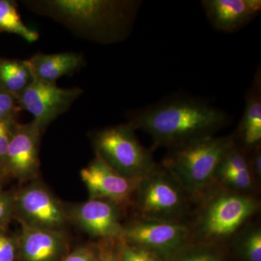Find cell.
Listing matches in <instances>:
<instances>
[{"label":"cell","instance_id":"4316f807","mask_svg":"<svg viewBox=\"0 0 261 261\" xmlns=\"http://www.w3.org/2000/svg\"><path fill=\"white\" fill-rule=\"evenodd\" d=\"M13 217V195L0 187V228H5Z\"/></svg>","mask_w":261,"mask_h":261},{"label":"cell","instance_id":"7402d4cb","mask_svg":"<svg viewBox=\"0 0 261 261\" xmlns=\"http://www.w3.org/2000/svg\"><path fill=\"white\" fill-rule=\"evenodd\" d=\"M118 248L121 261H164L149 250L123 240H118Z\"/></svg>","mask_w":261,"mask_h":261},{"label":"cell","instance_id":"44dd1931","mask_svg":"<svg viewBox=\"0 0 261 261\" xmlns=\"http://www.w3.org/2000/svg\"><path fill=\"white\" fill-rule=\"evenodd\" d=\"M173 261H225V256L220 245L191 243Z\"/></svg>","mask_w":261,"mask_h":261},{"label":"cell","instance_id":"f1b7e54d","mask_svg":"<svg viewBox=\"0 0 261 261\" xmlns=\"http://www.w3.org/2000/svg\"><path fill=\"white\" fill-rule=\"evenodd\" d=\"M249 163L257 185L261 179V145L247 151Z\"/></svg>","mask_w":261,"mask_h":261},{"label":"cell","instance_id":"30bf717a","mask_svg":"<svg viewBox=\"0 0 261 261\" xmlns=\"http://www.w3.org/2000/svg\"><path fill=\"white\" fill-rule=\"evenodd\" d=\"M121 209L114 202L100 199H89L66 207L69 221L91 237L100 240L123 238L124 224L121 222Z\"/></svg>","mask_w":261,"mask_h":261},{"label":"cell","instance_id":"ffe728a7","mask_svg":"<svg viewBox=\"0 0 261 261\" xmlns=\"http://www.w3.org/2000/svg\"><path fill=\"white\" fill-rule=\"evenodd\" d=\"M0 32L17 34L29 42L39 39L38 33L23 23L16 3L10 0H0Z\"/></svg>","mask_w":261,"mask_h":261},{"label":"cell","instance_id":"ba28073f","mask_svg":"<svg viewBox=\"0 0 261 261\" xmlns=\"http://www.w3.org/2000/svg\"><path fill=\"white\" fill-rule=\"evenodd\" d=\"M13 217L31 227L62 231L69 221L66 207L41 183H33L13 194Z\"/></svg>","mask_w":261,"mask_h":261},{"label":"cell","instance_id":"ac0fdd59","mask_svg":"<svg viewBox=\"0 0 261 261\" xmlns=\"http://www.w3.org/2000/svg\"><path fill=\"white\" fill-rule=\"evenodd\" d=\"M35 80L29 61L0 58V86L15 96Z\"/></svg>","mask_w":261,"mask_h":261},{"label":"cell","instance_id":"4fadbf2b","mask_svg":"<svg viewBox=\"0 0 261 261\" xmlns=\"http://www.w3.org/2000/svg\"><path fill=\"white\" fill-rule=\"evenodd\" d=\"M21 225L18 236V257L20 261H60L68 244L63 231Z\"/></svg>","mask_w":261,"mask_h":261},{"label":"cell","instance_id":"e0dca14e","mask_svg":"<svg viewBox=\"0 0 261 261\" xmlns=\"http://www.w3.org/2000/svg\"><path fill=\"white\" fill-rule=\"evenodd\" d=\"M35 80L56 84L63 75H70L83 65L82 55L75 53L37 54L29 60Z\"/></svg>","mask_w":261,"mask_h":261},{"label":"cell","instance_id":"cb8c5ba5","mask_svg":"<svg viewBox=\"0 0 261 261\" xmlns=\"http://www.w3.org/2000/svg\"><path fill=\"white\" fill-rule=\"evenodd\" d=\"M18 236L0 228V261H15L18 257Z\"/></svg>","mask_w":261,"mask_h":261},{"label":"cell","instance_id":"5bb4252c","mask_svg":"<svg viewBox=\"0 0 261 261\" xmlns=\"http://www.w3.org/2000/svg\"><path fill=\"white\" fill-rule=\"evenodd\" d=\"M201 5L211 25L224 33L240 30L261 11L260 0H202Z\"/></svg>","mask_w":261,"mask_h":261},{"label":"cell","instance_id":"7a4b0ae2","mask_svg":"<svg viewBox=\"0 0 261 261\" xmlns=\"http://www.w3.org/2000/svg\"><path fill=\"white\" fill-rule=\"evenodd\" d=\"M234 145L232 135L202 137L170 148L161 165L197 202L214 185L219 163Z\"/></svg>","mask_w":261,"mask_h":261},{"label":"cell","instance_id":"d6986e66","mask_svg":"<svg viewBox=\"0 0 261 261\" xmlns=\"http://www.w3.org/2000/svg\"><path fill=\"white\" fill-rule=\"evenodd\" d=\"M246 224L233 235V249L242 261H261L260 225Z\"/></svg>","mask_w":261,"mask_h":261},{"label":"cell","instance_id":"9c48e42d","mask_svg":"<svg viewBox=\"0 0 261 261\" xmlns=\"http://www.w3.org/2000/svg\"><path fill=\"white\" fill-rule=\"evenodd\" d=\"M83 90L78 87L60 88L56 84L35 80L16 96L22 111H28L42 132L66 112Z\"/></svg>","mask_w":261,"mask_h":261},{"label":"cell","instance_id":"83f0119b","mask_svg":"<svg viewBox=\"0 0 261 261\" xmlns=\"http://www.w3.org/2000/svg\"><path fill=\"white\" fill-rule=\"evenodd\" d=\"M118 240H100L97 244L99 261H121L118 248Z\"/></svg>","mask_w":261,"mask_h":261},{"label":"cell","instance_id":"3957f363","mask_svg":"<svg viewBox=\"0 0 261 261\" xmlns=\"http://www.w3.org/2000/svg\"><path fill=\"white\" fill-rule=\"evenodd\" d=\"M197 202L200 207L190 226L191 243L220 245L238 232L260 209V202L254 196L216 185Z\"/></svg>","mask_w":261,"mask_h":261},{"label":"cell","instance_id":"2e32d148","mask_svg":"<svg viewBox=\"0 0 261 261\" xmlns=\"http://www.w3.org/2000/svg\"><path fill=\"white\" fill-rule=\"evenodd\" d=\"M235 143L246 151L261 145V72L257 68L251 87L245 97V107L238 128Z\"/></svg>","mask_w":261,"mask_h":261},{"label":"cell","instance_id":"484cf974","mask_svg":"<svg viewBox=\"0 0 261 261\" xmlns=\"http://www.w3.org/2000/svg\"><path fill=\"white\" fill-rule=\"evenodd\" d=\"M0 109L12 118L18 119L22 111L19 106L16 96L5 90L0 86Z\"/></svg>","mask_w":261,"mask_h":261},{"label":"cell","instance_id":"277c9868","mask_svg":"<svg viewBox=\"0 0 261 261\" xmlns=\"http://www.w3.org/2000/svg\"><path fill=\"white\" fill-rule=\"evenodd\" d=\"M48 14L65 22L83 25L96 39L106 42L119 41L129 32L141 2L107 0H60L42 2Z\"/></svg>","mask_w":261,"mask_h":261},{"label":"cell","instance_id":"5b68a950","mask_svg":"<svg viewBox=\"0 0 261 261\" xmlns=\"http://www.w3.org/2000/svg\"><path fill=\"white\" fill-rule=\"evenodd\" d=\"M137 218L183 222L192 202L186 191L162 165L141 179L133 197Z\"/></svg>","mask_w":261,"mask_h":261},{"label":"cell","instance_id":"8992f818","mask_svg":"<svg viewBox=\"0 0 261 261\" xmlns=\"http://www.w3.org/2000/svg\"><path fill=\"white\" fill-rule=\"evenodd\" d=\"M129 123L107 127L94 136L95 153L127 178H142L157 166L152 149L140 143Z\"/></svg>","mask_w":261,"mask_h":261},{"label":"cell","instance_id":"d4e9b609","mask_svg":"<svg viewBox=\"0 0 261 261\" xmlns=\"http://www.w3.org/2000/svg\"><path fill=\"white\" fill-rule=\"evenodd\" d=\"M60 261H99L97 244L77 247Z\"/></svg>","mask_w":261,"mask_h":261},{"label":"cell","instance_id":"52a82bcc","mask_svg":"<svg viewBox=\"0 0 261 261\" xmlns=\"http://www.w3.org/2000/svg\"><path fill=\"white\" fill-rule=\"evenodd\" d=\"M126 243L149 250L164 261H173L191 243V229L183 222L137 219L124 224Z\"/></svg>","mask_w":261,"mask_h":261},{"label":"cell","instance_id":"6da1fadb","mask_svg":"<svg viewBox=\"0 0 261 261\" xmlns=\"http://www.w3.org/2000/svg\"><path fill=\"white\" fill-rule=\"evenodd\" d=\"M227 114L208 103L190 97L165 99L134 113L128 123L150 135L152 150L172 148L215 135L228 123Z\"/></svg>","mask_w":261,"mask_h":261},{"label":"cell","instance_id":"7c38bea8","mask_svg":"<svg viewBox=\"0 0 261 261\" xmlns=\"http://www.w3.org/2000/svg\"><path fill=\"white\" fill-rule=\"evenodd\" d=\"M42 130L33 120L18 124L10 140L7 154L6 178L27 181L37 177L39 169V143Z\"/></svg>","mask_w":261,"mask_h":261},{"label":"cell","instance_id":"603a6c76","mask_svg":"<svg viewBox=\"0 0 261 261\" xmlns=\"http://www.w3.org/2000/svg\"><path fill=\"white\" fill-rule=\"evenodd\" d=\"M18 120H0V178H6V162L8 147Z\"/></svg>","mask_w":261,"mask_h":261},{"label":"cell","instance_id":"9a60e30c","mask_svg":"<svg viewBox=\"0 0 261 261\" xmlns=\"http://www.w3.org/2000/svg\"><path fill=\"white\" fill-rule=\"evenodd\" d=\"M214 185L252 195L258 185L250 168L247 151L235 143L219 163L215 173Z\"/></svg>","mask_w":261,"mask_h":261},{"label":"cell","instance_id":"8fae6325","mask_svg":"<svg viewBox=\"0 0 261 261\" xmlns=\"http://www.w3.org/2000/svg\"><path fill=\"white\" fill-rule=\"evenodd\" d=\"M80 174L88 190L89 199L111 201L121 207L133 200L142 179L122 176L97 154Z\"/></svg>","mask_w":261,"mask_h":261}]
</instances>
